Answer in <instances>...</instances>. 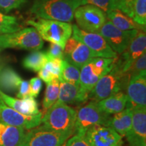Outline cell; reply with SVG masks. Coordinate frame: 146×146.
<instances>
[{
    "label": "cell",
    "mask_w": 146,
    "mask_h": 146,
    "mask_svg": "<svg viewBox=\"0 0 146 146\" xmlns=\"http://www.w3.org/2000/svg\"><path fill=\"white\" fill-rule=\"evenodd\" d=\"M81 0H35L31 12L36 17L70 23Z\"/></svg>",
    "instance_id": "6da1fadb"
},
{
    "label": "cell",
    "mask_w": 146,
    "mask_h": 146,
    "mask_svg": "<svg viewBox=\"0 0 146 146\" xmlns=\"http://www.w3.org/2000/svg\"><path fill=\"white\" fill-rule=\"evenodd\" d=\"M26 24L35 29L42 39L60 45L63 49L72 34V25L70 23L36 17L28 20Z\"/></svg>",
    "instance_id": "7a4b0ae2"
},
{
    "label": "cell",
    "mask_w": 146,
    "mask_h": 146,
    "mask_svg": "<svg viewBox=\"0 0 146 146\" xmlns=\"http://www.w3.org/2000/svg\"><path fill=\"white\" fill-rule=\"evenodd\" d=\"M129 78L130 75L122 72L115 62L112 70L102 76L89 93L88 100L98 102L118 91H124L127 89Z\"/></svg>",
    "instance_id": "3957f363"
},
{
    "label": "cell",
    "mask_w": 146,
    "mask_h": 146,
    "mask_svg": "<svg viewBox=\"0 0 146 146\" xmlns=\"http://www.w3.org/2000/svg\"><path fill=\"white\" fill-rule=\"evenodd\" d=\"M76 111L70 106L57 101L43 114V125L56 131H74Z\"/></svg>",
    "instance_id": "277c9868"
},
{
    "label": "cell",
    "mask_w": 146,
    "mask_h": 146,
    "mask_svg": "<svg viewBox=\"0 0 146 146\" xmlns=\"http://www.w3.org/2000/svg\"><path fill=\"white\" fill-rule=\"evenodd\" d=\"M116 58L94 57L80 69V85L89 93L102 76L112 70Z\"/></svg>",
    "instance_id": "5b68a950"
},
{
    "label": "cell",
    "mask_w": 146,
    "mask_h": 146,
    "mask_svg": "<svg viewBox=\"0 0 146 146\" xmlns=\"http://www.w3.org/2000/svg\"><path fill=\"white\" fill-rule=\"evenodd\" d=\"M44 42L33 27L0 35V48H18L38 51L43 48Z\"/></svg>",
    "instance_id": "8992f818"
},
{
    "label": "cell",
    "mask_w": 146,
    "mask_h": 146,
    "mask_svg": "<svg viewBox=\"0 0 146 146\" xmlns=\"http://www.w3.org/2000/svg\"><path fill=\"white\" fill-rule=\"evenodd\" d=\"M112 116L98 106V102L90 101L76 112L74 134L84 135L85 131L94 125L110 127Z\"/></svg>",
    "instance_id": "52a82bcc"
},
{
    "label": "cell",
    "mask_w": 146,
    "mask_h": 146,
    "mask_svg": "<svg viewBox=\"0 0 146 146\" xmlns=\"http://www.w3.org/2000/svg\"><path fill=\"white\" fill-rule=\"evenodd\" d=\"M72 135L74 131H56L39 125L25 133L19 146H62Z\"/></svg>",
    "instance_id": "ba28073f"
},
{
    "label": "cell",
    "mask_w": 146,
    "mask_h": 146,
    "mask_svg": "<svg viewBox=\"0 0 146 146\" xmlns=\"http://www.w3.org/2000/svg\"><path fill=\"white\" fill-rule=\"evenodd\" d=\"M76 26L86 32L98 33L107 21L106 14L92 5H80L74 13Z\"/></svg>",
    "instance_id": "9c48e42d"
},
{
    "label": "cell",
    "mask_w": 146,
    "mask_h": 146,
    "mask_svg": "<svg viewBox=\"0 0 146 146\" xmlns=\"http://www.w3.org/2000/svg\"><path fill=\"white\" fill-rule=\"evenodd\" d=\"M72 34L73 37L86 45L96 57L118 58V55L111 49L103 36L98 33L86 32L80 29L76 25H73Z\"/></svg>",
    "instance_id": "30bf717a"
},
{
    "label": "cell",
    "mask_w": 146,
    "mask_h": 146,
    "mask_svg": "<svg viewBox=\"0 0 146 146\" xmlns=\"http://www.w3.org/2000/svg\"><path fill=\"white\" fill-rule=\"evenodd\" d=\"M138 32L139 30H120L107 19L98 33L103 36L114 52L120 55L127 48Z\"/></svg>",
    "instance_id": "8fae6325"
},
{
    "label": "cell",
    "mask_w": 146,
    "mask_h": 146,
    "mask_svg": "<svg viewBox=\"0 0 146 146\" xmlns=\"http://www.w3.org/2000/svg\"><path fill=\"white\" fill-rule=\"evenodd\" d=\"M43 114L41 112L34 116H27L17 112L3 103L0 102V121L14 127L30 130L41 123Z\"/></svg>",
    "instance_id": "7c38bea8"
},
{
    "label": "cell",
    "mask_w": 146,
    "mask_h": 146,
    "mask_svg": "<svg viewBox=\"0 0 146 146\" xmlns=\"http://www.w3.org/2000/svg\"><path fill=\"white\" fill-rule=\"evenodd\" d=\"M84 137L90 146H120L123 137L110 127L94 125L87 129Z\"/></svg>",
    "instance_id": "4fadbf2b"
},
{
    "label": "cell",
    "mask_w": 146,
    "mask_h": 146,
    "mask_svg": "<svg viewBox=\"0 0 146 146\" xmlns=\"http://www.w3.org/2000/svg\"><path fill=\"white\" fill-rule=\"evenodd\" d=\"M145 31H139L130 44L124 52L118 56L116 64L122 72L127 73L135 60L146 52Z\"/></svg>",
    "instance_id": "5bb4252c"
},
{
    "label": "cell",
    "mask_w": 146,
    "mask_h": 146,
    "mask_svg": "<svg viewBox=\"0 0 146 146\" xmlns=\"http://www.w3.org/2000/svg\"><path fill=\"white\" fill-rule=\"evenodd\" d=\"M126 108L146 107V71L131 76L127 87Z\"/></svg>",
    "instance_id": "9a60e30c"
},
{
    "label": "cell",
    "mask_w": 146,
    "mask_h": 146,
    "mask_svg": "<svg viewBox=\"0 0 146 146\" xmlns=\"http://www.w3.org/2000/svg\"><path fill=\"white\" fill-rule=\"evenodd\" d=\"M96 57L85 44L73 36L69 38L64 48V60L81 69L91 58Z\"/></svg>",
    "instance_id": "2e32d148"
},
{
    "label": "cell",
    "mask_w": 146,
    "mask_h": 146,
    "mask_svg": "<svg viewBox=\"0 0 146 146\" xmlns=\"http://www.w3.org/2000/svg\"><path fill=\"white\" fill-rule=\"evenodd\" d=\"M132 127L126 137L129 146H146V107L132 109Z\"/></svg>",
    "instance_id": "e0dca14e"
},
{
    "label": "cell",
    "mask_w": 146,
    "mask_h": 146,
    "mask_svg": "<svg viewBox=\"0 0 146 146\" xmlns=\"http://www.w3.org/2000/svg\"><path fill=\"white\" fill-rule=\"evenodd\" d=\"M89 93L80 85L60 81L58 101L67 105H80L88 101Z\"/></svg>",
    "instance_id": "ac0fdd59"
},
{
    "label": "cell",
    "mask_w": 146,
    "mask_h": 146,
    "mask_svg": "<svg viewBox=\"0 0 146 146\" xmlns=\"http://www.w3.org/2000/svg\"><path fill=\"white\" fill-rule=\"evenodd\" d=\"M0 99L11 108L27 116H34L41 112L39 110L37 102L33 97L18 99L12 98L0 90Z\"/></svg>",
    "instance_id": "d6986e66"
},
{
    "label": "cell",
    "mask_w": 146,
    "mask_h": 146,
    "mask_svg": "<svg viewBox=\"0 0 146 146\" xmlns=\"http://www.w3.org/2000/svg\"><path fill=\"white\" fill-rule=\"evenodd\" d=\"M107 19L116 28L122 31L139 30L145 31V27L135 23L132 18L115 8L106 12Z\"/></svg>",
    "instance_id": "ffe728a7"
},
{
    "label": "cell",
    "mask_w": 146,
    "mask_h": 146,
    "mask_svg": "<svg viewBox=\"0 0 146 146\" xmlns=\"http://www.w3.org/2000/svg\"><path fill=\"white\" fill-rule=\"evenodd\" d=\"M25 135V129L0 121V146H19Z\"/></svg>",
    "instance_id": "44dd1931"
},
{
    "label": "cell",
    "mask_w": 146,
    "mask_h": 146,
    "mask_svg": "<svg viewBox=\"0 0 146 146\" xmlns=\"http://www.w3.org/2000/svg\"><path fill=\"white\" fill-rule=\"evenodd\" d=\"M128 98L125 91H120L98 102V106L104 112L112 115L120 112L127 108Z\"/></svg>",
    "instance_id": "7402d4cb"
},
{
    "label": "cell",
    "mask_w": 146,
    "mask_h": 146,
    "mask_svg": "<svg viewBox=\"0 0 146 146\" xmlns=\"http://www.w3.org/2000/svg\"><path fill=\"white\" fill-rule=\"evenodd\" d=\"M132 109L125 108L122 112L114 114L112 116L110 127L120 136L127 137L132 127Z\"/></svg>",
    "instance_id": "603a6c76"
},
{
    "label": "cell",
    "mask_w": 146,
    "mask_h": 146,
    "mask_svg": "<svg viewBox=\"0 0 146 146\" xmlns=\"http://www.w3.org/2000/svg\"><path fill=\"white\" fill-rule=\"evenodd\" d=\"M23 81L19 74L13 69L7 67L1 69L0 72V90L6 92H14L18 91V87Z\"/></svg>",
    "instance_id": "cb8c5ba5"
},
{
    "label": "cell",
    "mask_w": 146,
    "mask_h": 146,
    "mask_svg": "<svg viewBox=\"0 0 146 146\" xmlns=\"http://www.w3.org/2000/svg\"><path fill=\"white\" fill-rule=\"evenodd\" d=\"M48 61L46 53L38 50L31 53L24 58L23 65L28 70L33 72H39L45 66Z\"/></svg>",
    "instance_id": "d4e9b609"
},
{
    "label": "cell",
    "mask_w": 146,
    "mask_h": 146,
    "mask_svg": "<svg viewBox=\"0 0 146 146\" xmlns=\"http://www.w3.org/2000/svg\"><path fill=\"white\" fill-rule=\"evenodd\" d=\"M59 89L60 81L58 78L54 79L50 83H47L44 98L42 103L43 110L44 113L46 112L47 110L58 101V96H59Z\"/></svg>",
    "instance_id": "484cf974"
},
{
    "label": "cell",
    "mask_w": 146,
    "mask_h": 146,
    "mask_svg": "<svg viewBox=\"0 0 146 146\" xmlns=\"http://www.w3.org/2000/svg\"><path fill=\"white\" fill-rule=\"evenodd\" d=\"M58 79L60 81L80 85V68L63 60L62 69Z\"/></svg>",
    "instance_id": "4316f807"
},
{
    "label": "cell",
    "mask_w": 146,
    "mask_h": 146,
    "mask_svg": "<svg viewBox=\"0 0 146 146\" xmlns=\"http://www.w3.org/2000/svg\"><path fill=\"white\" fill-rule=\"evenodd\" d=\"M22 29L18 18L7 15L0 11V35L12 33Z\"/></svg>",
    "instance_id": "83f0119b"
},
{
    "label": "cell",
    "mask_w": 146,
    "mask_h": 146,
    "mask_svg": "<svg viewBox=\"0 0 146 146\" xmlns=\"http://www.w3.org/2000/svg\"><path fill=\"white\" fill-rule=\"evenodd\" d=\"M132 18L142 26L146 25V0H135L133 7Z\"/></svg>",
    "instance_id": "f1b7e54d"
},
{
    "label": "cell",
    "mask_w": 146,
    "mask_h": 146,
    "mask_svg": "<svg viewBox=\"0 0 146 146\" xmlns=\"http://www.w3.org/2000/svg\"><path fill=\"white\" fill-rule=\"evenodd\" d=\"M81 5H92L98 7L105 13L112 8H116L114 0H81Z\"/></svg>",
    "instance_id": "f546056e"
},
{
    "label": "cell",
    "mask_w": 146,
    "mask_h": 146,
    "mask_svg": "<svg viewBox=\"0 0 146 146\" xmlns=\"http://www.w3.org/2000/svg\"><path fill=\"white\" fill-rule=\"evenodd\" d=\"M28 0H0V11L7 14L15 9L20 8Z\"/></svg>",
    "instance_id": "4dcf8cb0"
},
{
    "label": "cell",
    "mask_w": 146,
    "mask_h": 146,
    "mask_svg": "<svg viewBox=\"0 0 146 146\" xmlns=\"http://www.w3.org/2000/svg\"><path fill=\"white\" fill-rule=\"evenodd\" d=\"M146 52L144 53L138 58L137 60H135L134 63L133 64L132 66L129 69L127 73L129 75L133 76L135 74H138V73L143 72V71H146Z\"/></svg>",
    "instance_id": "1f68e13d"
},
{
    "label": "cell",
    "mask_w": 146,
    "mask_h": 146,
    "mask_svg": "<svg viewBox=\"0 0 146 146\" xmlns=\"http://www.w3.org/2000/svg\"><path fill=\"white\" fill-rule=\"evenodd\" d=\"M45 53L49 60L54 58H60L64 60V49L57 44L51 43L49 49Z\"/></svg>",
    "instance_id": "d6a6232c"
},
{
    "label": "cell",
    "mask_w": 146,
    "mask_h": 146,
    "mask_svg": "<svg viewBox=\"0 0 146 146\" xmlns=\"http://www.w3.org/2000/svg\"><path fill=\"white\" fill-rule=\"evenodd\" d=\"M135 0H119L116 4V8L132 18L133 7Z\"/></svg>",
    "instance_id": "836d02e7"
},
{
    "label": "cell",
    "mask_w": 146,
    "mask_h": 146,
    "mask_svg": "<svg viewBox=\"0 0 146 146\" xmlns=\"http://www.w3.org/2000/svg\"><path fill=\"white\" fill-rule=\"evenodd\" d=\"M64 143L65 145L63 146H90L83 135L78 134H74Z\"/></svg>",
    "instance_id": "e575fe53"
},
{
    "label": "cell",
    "mask_w": 146,
    "mask_h": 146,
    "mask_svg": "<svg viewBox=\"0 0 146 146\" xmlns=\"http://www.w3.org/2000/svg\"><path fill=\"white\" fill-rule=\"evenodd\" d=\"M18 99H24V98L31 97V94L30 83L28 81L23 80L21 85L18 89V94L16 95Z\"/></svg>",
    "instance_id": "d590c367"
},
{
    "label": "cell",
    "mask_w": 146,
    "mask_h": 146,
    "mask_svg": "<svg viewBox=\"0 0 146 146\" xmlns=\"http://www.w3.org/2000/svg\"><path fill=\"white\" fill-rule=\"evenodd\" d=\"M31 86V94L33 98H36L39 96L42 87V81L39 77H34L29 81Z\"/></svg>",
    "instance_id": "8d00e7d4"
},
{
    "label": "cell",
    "mask_w": 146,
    "mask_h": 146,
    "mask_svg": "<svg viewBox=\"0 0 146 146\" xmlns=\"http://www.w3.org/2000/svg\"><path fill=\"white\" fill-rule=\"evenodd\" d=\"M38 76H39L40 79L43 81L47 84L50 83L51 81L56 78L51 72L50 69L47 68L45 65L43 68L41 69L38 72Z\"/></svg>",
    "instance_id": "74e56055"
},
{
    "label": "cell",
    "mask_w": 146,
    "mask_h": 146,
    "mask_svg": "<svg viewBox=\"0 0 146 146\" xmlns=\"http://www.w3.org/2000/svg\"><path fill=\"white\" fill-rule=\"evenodd\" d=\"M118 1H119V0H114L115 4H116H116H117V3H118Z\"/></svg>",
    "instance_id": "f35d334b"
},
{
    "label": "cell",
    "mask_w": 146,
    "mask_h": 146,
    "mask_svg": "<svg viewBox=\"0 0 146 146\" xmlns=\"http://www.w3.org/2000/svg\"><path fill=\"white\" fill-rule=\"evenodd\" d=\"M1 69H2V65H1V64H0V72H1Z\"/></svg>",
    "instance_id": "ab89813d"
},
{
    "label": "cell",
    "mask_w": 146,
    "mask_h": 146,
    "mask_svg": "<svg viewBox=\"0 0 146 146\" xmlns=\"http://www.w3.org/2000/svg\"><path fill=\"white\" fill-rule=\"evenodd\" d=\"M1 48H0V52H1Z\"/></svg>",
    "instance_id": "60d3db41"
},
{
    "label": "cell",
    "mask_w": 146,
    "mask_h": 146,
    "mask_svg": "<svg viewBox=\"0 0 146 146\" xmlns=\"http://www.w3.org/2000/svg\"><path fill=\"white\" fill-rule=\"evenodd\" d=\"M120 146H124V145H123H123H120Z\"/></svg>",
    "instance_id": "b9f144b4"
},
{
    "label": "cell",
    "mask_w": 146,
    "mask_h": 146,
    "mask_svg": "<svg viewBox=\"0 0 146 146\" xmlns=\"http://www.w3.org/2000/svg\"><path fill=\"white\" fill-rule=\"evenodd\" d=\"M0 102H1V99H0Z\"/></svg>",
    "instance_id": "7bdbcfd3"
}]
</instances>
